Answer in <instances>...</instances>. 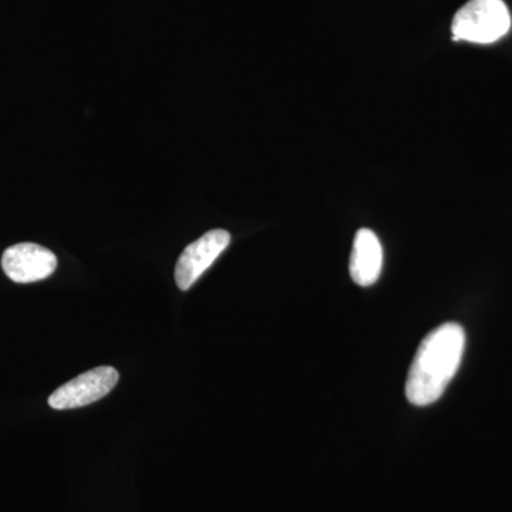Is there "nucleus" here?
I'll return each instance as SVG.
<instances>
[{
    "mask_svg": "<svg viewBox=\"0 0 512 512\" xmlns=\"http://www.w3.org/2000/svg\"><path fill=\"white\" fill-rule=\"evenodd\" d=\"M383 266V248L375 232L362 228L356 232L349 271L359 286L376 284Z\"/></svg>",
    "mask_w": 512,
    "mask_h": 512,
    "instance_id": "423d86ee",
    "label": "nucleus"
},
{
    "mask_svg": "<svg viewBox=\"0 0 512 512\" xmlns=\"http://www.w3.org/2000/svg\"><path fill=\"white\" fill-rule=\"evenodd\" d=\"M466 349V332L458 323H444L420 343L410 366L406 397L413 406L436 403L456 376Z\"/></svg>",
    "mask_w": 512,
    "mask_h": 512,
    "instance_id": "f257e3e1",
    "label": "nucleus"
},
{
    "mask_svg": "<svg viewBox=\"0 0 512 512\" xmlns=\"http://www.w3.org/2000/svg\"><path fill=\"white\" fill-rule=\"evenodd\" d=\"M3 272L16 284H32L49 278L57 268V258L50 249L23 242L3 252Z\"/></svg>",
    "mask_w": 512,
    "mask_h": 512,
    "instance_id": "39448f33",
    "label": "nucleus"
},
{
    "mask_svg": "<svg viewBox=\"0 0 512 512\" xmlns=\"http://www.w3.org/2000/svg\"><path fill=\"white\" fill-rule=\"evenodd\" d=\"M119 377L114 367H96L60 386L49 397V406L55 410H70L99 402L116 387Z\"/></svg>",
    "mask_w": 512,
    "mask_h": 512,
    "instance_id": "7ed1b4c3",
    "label": "nucleus"
},
{
    "mask_svg": "<svg viewBox=\"0 0 512 512\" xmlns=\"http://www.w3.org/2000/svg\"><path fill=\"white\" fill-rule=\"evenodd\" d=\"M511 15L503 0H470L451 23L454 42L466 40L478 45H490L507 35Z\"/></svg>",
    "mask_w": 512,
    "mask_h": 512,
    "instance_id": "f03ea898",
    "label": "nucleus"
},
{
    "mask_svg": "<svg viewBox=\"0 0 512 512\" xmlns=\"http://www.w3.org/2000/svg\"><path fill=\"white\" fill-rule=\"evenodd\" d=\"M231 235L225 229H212L184 249L175 265V282L181 291H188L218 256L228 248Z\"/></svg>",
    "mask_w": 512,
    "mask_h": 512,
    "instance_id": "20e7f679",
    "label": "nucleus"
}]
</instances>
